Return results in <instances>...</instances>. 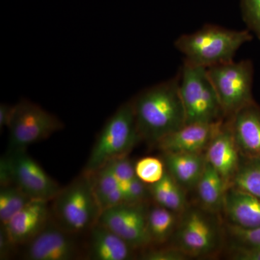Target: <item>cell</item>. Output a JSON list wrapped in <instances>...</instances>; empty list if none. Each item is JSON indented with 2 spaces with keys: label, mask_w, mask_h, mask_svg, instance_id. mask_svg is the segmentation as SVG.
<instances>
[{
  "label": "cell",
  "mask_w": 260,
  "mask_h": 260,
  "mask_svg": "<svg viewBox=\"0 0 260 260\" xmlns=\"http://www.w3.org/2000/svg\"><path fill=\"white\" fill-rule=\"evenodd\" d=\"M14 109L15 105L1 104L0 105V129H3V128L8 127L13 117Z\"/></svg>",
  "instance_id": "cell-33"
},
{
  "label": "cell",
  "mask_w": 260,
  "mask_h": 260,
  "mask_svg": "<svg viewBox=\"0 0 260 260\" xmlns=\"http://www.w3.org/2000/svg\"><path fill=\"white\" fill-rule=\"evenodd\" d=\"M17 250L18 247L13 244L6 229L0 225V259H10Z\"/></svg>",
  "instance_id": "cell-30"
},
{
  "label": "cell",
  "mask_w": 260,
  "mask_h": 260,
  "mask_svg": "<svg viewBox=\"0 0 260 260\" xmlns=\"http://www.w3.org/2000/svg\"><path fill=\"white\" fill-rule=\"evenodd\" d=\"M229 259L234 260H260V248L256 249H229Z\"/></svg>",
  "instance_id": "cell-31"
},
{
  "label": "cell",
  "mask_w": 260,
  "mask_h": 260,
  "mask_svg": "<svg viewBox=\"0 0 260 260\" xmlns=\"http://www.w3.org/2000/svg\"><path fill=\"white\" fill-rule=\"evenodd\" d=\"M138 259L142 260H186L185 253L172 244L150 246L138 253Z\"/></svg>",
  "instance_id": "cell-27"
},
{
  "label": "cell",
  "mask_w": 260,
  "mask_h": 260,
  "mask_svg": "<svg viewBox=\"0 0 260 260\" xmlns=\"http://www.w3.org/2000/svg\"><path fill=\"white\" fill-rule=\"evenodd\" d=\"M141 141L150 146L186 125L179 92V73L172 79L140 92L132 99Z\"/></svg>",
  "instance_id": "cell-1"
},
{
  "label": "cell",
  "mask_w": 260,
  "mask_h": 260,
  "mask_svg": "<svg viewBox=\"0 0 260 260\" xmlns=\"http://www.w3.org/2000/svg\"><path fill=\"white\" fill-rule=\"evenodd\" d=\"M225 228L229 249L260 248V227L243 229L225 222Z\"/></svg>",
  "instance_id": "cell-25"
},
{
  "label": "cell",
  "mask_w": 260,
  "mask_h": 260,
  "mask_svg": "<svg viewBox=\"0 0 260 260\" xmlns=\"http://www.w3.org/2000/svg\"><path fill=\"white\" fill-rule=\"evenodd\" d=\"M179 92L185 112L186 124H212L225 120L206 68L184 61L179 72Z\"/></svg>",
  "instance_id": "cell-6"
},
{
  "label": "cell",
  "mask_w": 260,
  "mask_h": 260,
  "mask_svg": "<svg viewBox=\"0 0 260 260\" xmlns=\"http://www.w3.org/2000/svg\"><path fill=\"white\" fill-rule=\"evenodd\" d=\"M222 215L225 223L235 226L260 227V198L237 188L229 187L225 192Z\"/></svg>",
  "instance_id": "cell-17"
},
{
  "label": "cell",
  "mask_w": 260,
  "mask_h": 260,
  "mask_svg": "<svg viewBox=\"0 0 260 260\" xmlns=\"http://www.w3.org/2000/svg\"><path fill=\"white\" fill-rule=\"evenodd\" d=\"M8 151L26 150L28 147L60 131L64 124L59 118L37 104L22 100L15 104L9 126Z\"/></svg>",
  "instance_id": "cell-8"
},
{
  "label": "cell",
  "mask_w": 260,
  "mask_h": 260,
  "mask_svg": "<svg viewBox=\"0 0 260 260\" xmlns=\"http://www.w3.org/2000/svg\"><path fill=\"white\" fill-rule=\"evenodd\" d=\"M86 234L85 255L90 260H131L138 259L139 251L126 241L104 226L95 223Z\"/></svg>",
  "instance_id": "cell-14"
},
{
  "label": "cell",
  "mask_w": 260,
  "mask_h": 260,
  "mask_svg": "<svg viewBox=\"0 0 260 260\" xmlns=\"http://www.w3.org/2000/svg\"><path fill=\"white\" fill-rule=\"evenodd\" d=\"M205 155L208 164L220 174L229 189L239 170L242 157L228 119L223 121L212 140Z\"/></svg>",
  "instance_id": "cell-12"
},
{
  "label": "cell",
  "mask_w": 260,
  "mask_h": 260,
  "mask_svg": "<svg viewBox=\"0 0 260 260\" xmlns=\"http://www.w3.org/2000/svg\"><path fill=\"white\" fill-rule=\"evenodd\" d=\"M136 177L147 185L158 182L165 174L166 167L161 158L147 156L135 162Z\"/></svg>",
  "instance_id": "cell-26"
},
{
  "label": "cell",
  "mask_w": 260,
  "mask_h": 260,
  "mask_svg": "<svg viewBox=\"0 0 260 260\" xmlns=\"http://www.w3.org/2000/svg\"><path fill=\"white\" fill-rule=\"evenodd\" d=\"M243 20L260 41V0H241Z\"/></svg>",
  "instance_id": "cell-28"
},
{
  "label": "cell",
  "mask_w": 260,
  "mask_h": 260,
  "mask_svg": "<svg viewBox=\"0 0 260 260\" xmlns=\"http://www.w3.org/2000/svg\"><path fill=\"white\" fill-rule=\"evenodd\" d=\"M225 120L212 124H186L162 138L155 148L160 153L205 154Z\"/></svg>",
  "instance_id": "cell-13"
},
{
  "label": "cell",
  "mask_w": 260,
  "mask_h": 260,
  "mask_svg": "<svg viewBox=\"0 0 260 260\" xmlns=\"http://www.w3.org/2000/svg\"><path fill=\"white\" fill-rule=\"evenodd\" d=\"M180 215L181 214L155 204L153 202L150 203L147 211V232L150 246L169 244L177 231Z\"/></svg>",
  "instance_id": "cell-20"
},
{
  "label": "cell",
  "mask_w": 260,
  "mask_h": 260,
  "mask_svg": "<svg viewBox=\"0 0 260 260\" xmlns=\"http://www.w3.org/2000/svg\"><path fill=\"white\" fill-rule=\"evenodd\" d=\"M148 186L152 202L179 214L189 206L187 191L167 172L158 182Z\"/></svg>",
  "instance_id": "cell-21"
},
{
  "label": "cell",
  "mask_w": 260,
  "mask_h": 260,
  "mask_svg": "<svg viewBox=\"0 0 260 260\" xmlns=\"http://www.w3.org/2000/svg\"><path fill=\"white\" fill-rule=\"evenodd\" d=\"M78 237L61 228L51 217L42 232L20 247L22 259L75 260L84 257L85 247L78 242Z\"/></svg>",
  "instance_id": "cell-9"
},
{
  "label": "cell",
  "mask_w": 260,
  "mask_h": 260,
  "mask_svg": "<svg viewBox=\"0 0 260 260\" xmlns=\"http://www.w3.org/2000/svg\"><path fill=\"white\" fill-rule=\"evenodd\" d=\"M12 182L32 200L51 203L61 187L26 150L8 151Z\"/></svg>",
  "instance_id": "cell-11"
},
{
  "label": "cell",
  "mask_w": 260,
  "mask_h": 260,
  "mask_svg": "<svg viewBox=\"0 0 260 260\" xmlns=\"http://www.w3.org/2000/svg\"><path fill=\"white\" fill-rule=\"evenodd\" d=\"M189 259H206L218 255L226 245L225 222L220 214L190 204L181 214L171 242Z\"/></svg>",
  "instance_id": "cell-2"
},
{
  "label": "cell",
  "mask_w": 260,
  "mask_h": 260,
  "mask_svg": "<svg viewBox=\"0 0 260 260\" xmlns=\"http://www.w3.org/2000/svg\"><path fill=\"white\" fill-rule=\"evenodd\" d=\"M252 39L248 29L230 30L205 25L198 31L181 36L174 44L184 54V61L208 69L234 60L237 51Z\"/></svg>",
  "instance_id": "cell-3"
},
{
  "label": "cell",
  "mask_w": 260,
  "mask_h": 260,
  "mask_svg": "<svg viewBox=\"0 0 260 260\" xmlns=\"http://www.w3.org/2000/svg\"><path fill=\"white\" fill-rule=\"evenodd\" d=\"M93 189L102 210L125 203L122 183L114 175L109 165L90 174Z\"/></svg>",
  "instance_id": "cell-22"
},
{
  "label": "cell",
  "mask_w": 260,
  "mask_h": 260,
  "mask_svg": "<svg viewBox=\"0 0 260 260\" xmlns=\"http://www.w3.org/2000/svg\"><path fill=\"white\" fill-rule=\"evenodd\" d=\"M140 140L132 100L114 112L98 135L83 172L92 174L116 160L128 156Z\"/></svg>",
  "instance_id": "cell-5"
},
{
  "label": "cell",
  "mask_w": 260,
  "mask_h": 260,
  "mask_svg": "<svg viewBox=\"0 0 260 260\" xmlns=\"http://www.w3.org/2000/svg\"><path fill=\"white\" fill-rule=\"evenodd\" d=\"M107 165H109L114 175L122 184L128 182L136 177L135 162L132 161L128 156L116 159Z\"/></svg>",
  "instance_id": "cell-29"
},
{
  "label": "cell",
  "mask_w": 260,
  "mask_h": 260,
  "mask_svg": "<svg viewBox=\"0 0 260 260\" xmlns=\"http://www.w3.org/2000/svg\"><path fill=\"white\" fill-rule=\"evenodd\" d=\"M230 187L237 188L260 198V160L242 158Z\"/></svg>",
  "instance_id": "cell-24"
},
{
  "label": "cell",
  "mask_w": 260,
  "mask_h": 260,
  "mask_svg": "<svg viewBox=\"0 0 260 260\" xmlns=\"http://www.w3.org/2000/svg\"><path fill=\"white\" fill-rule=\"evenodd\" d=\"M32 200L15 185L0 186V225H5Z\"/></svg>",
  "instance_id": "cell-23"
},
{
  "label": "cell",
  "mask_w": 260,
  "mask_h": 260,
  "mask_svg": "<svg viewBox=\"0 0 260 260\" xmlns=\"http://www.w3.org/2000/svg\"><path fill=\"white\" fill-rule=\"evenodd\" d=\"M225 119L255 102L253 98L254 65L249 59L234 60L207 69Z\"/></svg>",
  "instance_id": "cell-7"
},
{
  "label": "cell",
  "mask_w": 260,
  "mask_h": 260,
  "mask_svg": "<svg viewBox=\"0 0 260 260\" xmlns=\"http://www.w3.org/2000/svg\"><path fill=\"white\" fill-rule=\"evenodd\" d=\"M166 170L186 191H194L206 167L204 153H161Z\"/></svg>",
  "instance_id": "cell-18"
},
{
  "label": "cell",
  "mask_w": 260,
  "mask_h": 260,
  "mask_svg": "<svg viewBox=\"0 0 260 260\" xmlns=\"http://www.w3.org/2000/svg\"><path fill=\"white\" fill-rule=\"evenodd\" d=\"M51 203L54 221L75 235L86 234L99 222L102 212L91 175L83 171L68 185L61 188Z\"/></svg>",
  "instance_id": "cell-4"
},
{
  "label": "cell",
  "mask_w": 260,
  "mask_h": 260,
  "mask_svg": "<svg viewBox=\"0 0 260 260\" xmlns=\"http://www.w3.org/2000/svg\"><path fill=\"white\" fill-rule=\"evenodd\" d=\"M51 218L49 202L32 200L2 226L6 229L13 244L19 249L42 232Z\"/></svg>",
  "instance_id": "cell-15"
},
{
  "label": "cell",
  "mask_w": 260,
  "mask_h": 260,
  "mask_svg": "<svg viewBox=\"0 0 260 260\" xmlns=\"http://www.w3.org/2000/svg\"><path fill=\"white\" fill-rule=\"evenodd\" d=\"M233 135L243 158L260 160V106L251 103L230 119Z\"/></svg>",
  "instance_id": "cell-16"
},
{
  "label": "cell",
  "mask_w": 260,
  "mask_h": 260,
  "mask_svg": "<svg viewBox=\"0 0 260 260\" xmlns=\"http://www.w3.org/2000/svg\"><path fill=\"white\" fill-rule=\"evenodd\" d=\"M228 187L223 179L207 162L201 177L195 186L196 204L212 213L222 215Z\"/></svg>",
  "instance_id": "cell-19"
},
{
  "label": "cell",
  "mask_w": 260,
  "mask_h": 260,
  "mask_svg": "<svg viewBox=\"0 0 260 260\" xmlns=\"http://www.w3.org/2000/svg\"><path fill=\"white\" fill-rule=\"evenodd\" d=\"M13 185L9 160L6 154L0 159V186Z\"/></svg>",
  "instance_id": "cell-32"
},
{
  "label": "cell",
  "mask_w": 260,
  "mask_h": 260,
  "mask_svg": "<svg viewBox=\"0 0 260 260\" xmlns=\"http://www.w3.org/2000/svg\"><path fill=\"white\" fill-rule=\"evenodd\" d=\"M150 203H121L102 210L99 223L110 229L138 251L150 245L147 232Z\"/></svg>",
  "instance_id": "cell-10"
}]
</instances>
